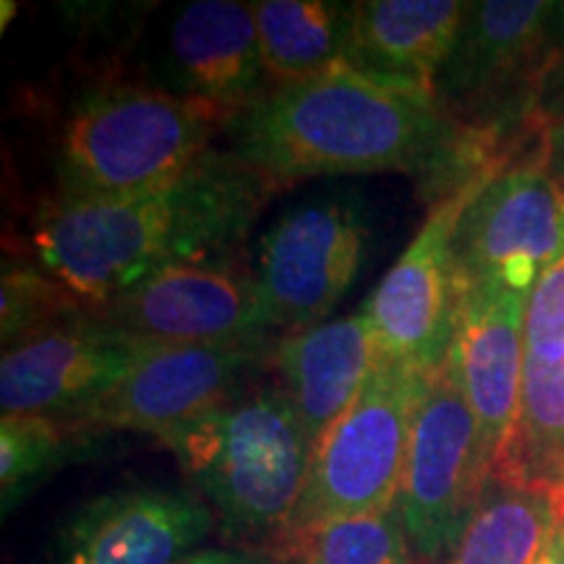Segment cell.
Instances as JSON below:
<instances>
[{
	"mask_svg": "<svg viewBox=\"0 0 564 564\" xmlns=\"http://www.w3.org/2000/svg\"><path fill=\"white\" fill-rule=\"evenodd\" d=\"M228 152L274 188L306 178L405 171L440 204L505 167L491 139L465 131L434 95L337 68L278 84L223 126Z\"/></svg>",
	"mask_w": 564,
	"mask_h": 564,
	"instance_id": "6da1fadb",
	"label": "cell"
},
{
	"mask_svg": "<svg viewBox=\"0 0 564 564\" xmlns=\"http://www.w3.org/2000/svg\"><path fill=\"white\" fill-rule=\"evenodd\" d=\"M272 194L236 154L212 147L152 192L42 202L32 220L34 259L95 306L175 267L238 262Z\"/></svg>",
	"mask_w": 564,
	"mask_h": 564,
	"instance_id": "7a4b0ae2",
	"label": "cell"
},
{
	"mask_svg": "<svg viewBox=\"0 0 564 564\" xmlns=\"http://www.w3.org/2000/svg\"><path fill=\"white\" fill-rule=\"evenodd\" d=\"M215 512L228 546L282 560L314 442L282 390H238L158 440Z\"/></svg>",
	"mask_w": 564,
	"mask_h": 564,
	"instance_id": "3957f363",
	"label": "cell"
},
{
	"mask_svg": "<svg viewBox=\"0 0 564 564\" xmlns=\"http://www.w3.org/2000/svg\"><path fill=\"white\" fill-rule=\"evenodd\" d=\"M225 118L158 87L102 82L84 89L55 141L63 199H123L165 186L192 167Z\"/></svg>",
	"mask_w": 564,
	"mask_h": 564,
	"instance_id": "277c9868",
	"label": "cell"
},
{
	"mask_svg": "<svg viewBox=\"0 0 564 564\" xmlns=\"http://www.w3.org/2000/svg\"><path fill=\"white\" fill-rule=\"evenodd\" d=\"M421 377L377 350L364 390L314 444L282 560H295L303 541L327 523L398 507Z\"/></svg>",
	"mask_w": 564,
	"mask_h": 564,
	"instance_id": "5b68a950",
	"label": "cell"
},
{
	"mask_svg": "<svg viewBox=\"0 0 564 564\" xmlns=\"http://www.w3.org/2000/svg\"><path fill=\"white\" fill-rule=\"evenodd\" d=\"M546 13L544 0L465 3L432 89L440 108L460 129L512 147H533L546 139L535 126L546 63Z\"/></svg>",
	"mask_w": 564,
	"mask_h": 564,
	"instance_id": "8992f818",
	"label": "cell"
},
{
	"mask_svg": "<svg viewBox=\"0 0 564 564\" xmlns=\"http://www.w3.org/2000/svg\"><path fill=\"white\" fill-rule=\"evenodd\" d=\"M491 484L481 432L453 358L423 371L398 514L419 564L449 554Z\"/></svg>",
	"mask_w": 564,
	"mask_h": 564,
	"instance_id": "52a82bcc",
	"label": "cell"
},
{
	"mask_svg": "<svg viewBox=\"0 0 564 564\" xmlns=\"http://www.w3.org/2000/svg\"><path fill=\"white\" fill-rule=\"evenodd\" d=\"M369 217L356 194L295 202L259 238L251 274L272 329L316 327L361 272Z\"/></svg>",
	"mask_w": 564,
	"mask_h": 564,
	"instance_id": "ba28073f",
	"label": "cell"
},
{
	"mask_svg": "<svg viewBox=\"0 0 564 564\" xmlns=\"http://www.w3.org/2000/svg\"><path fill=\"white\" fill-rule=\"evenodd\" d=\"M564 259V188L552 178L544 144L497 171L465 204L453 232V264L463 291L499 285L531 295Z\"/></svg>",
	"mask_w": 564,
	"mask_h": 564,
	"instance_id": "9c48e42d",
	"label": "cell"
},
{
	"mask_svg": "<svg viewBox=\"0 0 564 564\" xmlns=\"http://www.w3.org/2000/svg\"><path fill=\"white\" fill-rule=\"evenodd\" d=\"M89 314L152 348L270 340L251 267H175L89 306Z\"/></svg>",
	"mask_w": 564,
	"mask_h": 564,
	"instance_id": "30bf717a",
	"label": "cell"
},
{
	"mask_svg": "<svg viewBox=\"0 0 564 564\" xmlns=\"http://www.w3.org/2000/svg\"><path fill=\"white\" fill-rule=\"evenodd\" d=\"M491 175L434 204L413 243L361 308L382 356L419 371H432L447 361L463 295L453 264V232L465 204Z\"/></svg>",
	"mask_w": 564,
	"mask_h": 564,
	"instance_id": "8fae6325",
	"label": "cell"
},
{
	"mask_svg": "<svg viewBox=\"0 0 564 564\" xmlns=\"http://www.w3.org/2000/svg\"><path fill=\"white\" fill-rule=\"evenodd\" d=\"M272 343L154 348L121 384L58 421L74 434L139 432L160 440L236 394L241 377L267 364Z\"/></svg>",
	"mask_w": 564,
	"mask_h": 564,
	"instance_id": "7c38bea8",
	"label": "cell"
},
{
	"mask_svg": "<svg viewBox=\"0 0 564 564\" xmlns=\"http://www.w3.org/2000/svg\"><path fill=\"white\" fill-rule=\"evenodd\" d=\"M215 528L192 486H118L63 518L47 564H175L204 549Z\"/></svg>",
	"mask_w": 564,
	"mask_h": 564,
	"instance_id": "4fadbf2b",
	"label": "cell"
},
{
	"mask_svg": "<svg viewBox=\"0 0 564 564\" xmlns=\"http://www.w3.org/2000/svg\"><path fill=\"white\" fill-rule=\"evenodd\" d=\"M150 350L152 345L108 327L87 308L3 348L0 408L3 415L66 419L121 384Z\"/></svg>",
	"mask_w": 564,
	"mask_h": 564,
	"instance_id": "5bb4252c",
	"label": "cell"
},
{
	"mask_svg": "<svg viewBox=\"0 0 564 564\" xmlns=\"http://www.w3.org/2000/svg\"><path fill=\"white\" fill-rule=\"evenodd\" d=\"M154 87L220 112L225 123L278 87L264 66L251 3L194 0L165 32Z\"/></svg>",
	"mask_w": 564,
	"mask_h": 564,
	"instance_id": "9a60e30c",
	"label": "cell"
},
{
	"mask_svg": "<svg viewBox=\"0 0 564 564\" xmlns=\"http://www.w3.org/2000/svg\"><path fill=\"white\" fill-rule=\"evenodd\" d=\"M528 295L499 285L463 291L449 358L481 432V449L494 470L514 421L525 366Z\"/></svg>",
	"mask_w": 564,
	"mask_h": 564,
	"instance_id": "2e32d148",
	"label": "cell"
},
{
	"mask_svg": "<svg viewBox=\"0 0 564 564\" xmlns=\"http://www.w3.org/2000/svg\"><path fill=\"white\" fill-rule=\"evenodd\" d=\"M373 361L377 340L364 312L282 335L267 358L314 444L358 398Z\"/></svg>",
	"mask_w": 564,
	"mask_h": 564,
	"instance_id": "e0dca14e",
	"label": "cell"
},
{
	"mask_svg": "<svg viewBox=\"0 0 564 564\" xmlns=\"http://www.w3.org/2000/svg\"><path fill=\"white\" fill-rule=\"evenodd\" d=\"M465 3L457 0H361L352 3L348 68L369 79L432 95Z\"/></svg>",
	"mask_w": 564,
	"mask_h": 564,
	"instance_id": "ac0fdd59",
	"label": "cell"
},
{
	"mask_svg": "<svg viewBox=\"0 0 564 564\" xmlns=\"http://www.w3.org/2000/svg\"><path fill=\"white\" fill-rule=\"evenodd\" d=\"M251 6L264 66L274 84H293L348 68L352 3L262 0Z\"/></svg>",
	"mask_w": 564,
	"mask_h": 564,
	"instance_id": "d6986e66",
	"label": "cell"
},
{
	"mask_svg": "<svg viewBox=\"0 0 564 564\" xmlns=\"http://www.w3.org/2000/svg\"><path fill=\"white\" fill-rule=\"evenodd\" d=\"M491 481L549 497L564 491V364L525 358L518 421Z\"/></svg>",
	"mask_w": 564,
	"mask_h": 564,
	"instance_id": "ffe728a7",
	"label": "cell"
},
{
	"mask_svg": "<svg viewBox=\"0 0 564 564\" xmlns=\"http://www.w3.org/2000/svg\"><path fill=\"white\" fill-rule=\"evenodd\" d=\"M554 520L549 494L491 481L457 544L436 564H539Z\"/></svg>",
	"mask_w": 564,
	"mask_h": 564,
	"instance_id": "44dd1931",
	"label": "cell"
},
{
	"mask_svg": "<svg viewBox=\"0 0 564 564\" xmlns=\"http://www.w3.org/2000/svg\"><path fill=\"white\" fill-rule=\"evenodd\" d=\"M76 436L53 415H3L0 421V499L3 518L47 481L76 449Z\"/></svg>",
	"mask_w": 564,
	"mask_h": 564,
	"instance_id": "7402d4cb",
	"label": "cell"
},
{
	"mask_svg": "<svg viewBox=\"0 0 564 564\" xmlns=\"http://www.w3.org/2000/svg\"><path fill=\"white\" fill-rule=\"evenodd\" d=\"M82 301L37 262L6 259L0 272V337L3 348L87 314Z\"/></svg>",
	"mask_w": 564,
	"mask_h": 564,
	"instance_id": "603a6c76",
	"label": "cell"
},
{
	"mask_svg": "<svg viewBox=\"0 0 564 564\" xmlns=\"http://www.w3.org/2000/svg\"><path fill=\"white\" fill-rule=\"evenodd\" d=\"M295 560L301 564H419L398 507L327 523L303 541Z\"/></svg>",
	"mask_w": 564,
	"mask_h": 564,
	"instance_id": "cb8c5ba5",
	"label": "cell"
},
{
	"mask_svg": "<svg viewBox=\"0 0 564 564\" xmlns=\"http://www.w3.org/2000/svg\"><path fill=\"white\" fill-rule=\"evenodd\" d=\"M525 358L564 364V259L549 267L528 295Z\"/></svg>",
	"mask_w": 564,
	"mask_h": 564,
	"instance_id": "d4e9b609",
	"label": "cell"
},
{
	"mask_svg": "<svg viewBox=\"0 0 564 564\" xmlns=\"http://www.w3.org/2000/svg\"><path fill=\"white\" fill-rule=\"evenodd\" d=\"M544 40L546 63L535 100V126L541 133H549L564 123V0L549 3Z\"/></svg>",
	"mask_w": 564,
	"mask_h": 564,
	"instance_id": "484cf974",
	"label": "cell"
},
{
	"mask_svg": "<svg viewBox=\"0 0 564 564\" xmlns=\"http://www.w3.org/2000/svg\"><path fill=\"white\" fill-rule=\"evenodd\" d=\"M175 564H274L270 554L238 546H204Z\"/></svg>",
	"mask_w": 564,
	"mask_h": 564,
	"instance_id": "4316f807",
	"label": "cell"
},
{
	"mask_svg": "<svg viewBox=\"0 0 564 564\" xmlns=\"http://www.w3.org/2000/svg\"><path fill=\"white\" fill-rule=\"evenodd\" d=\"M554 499V510H556V520L552 528V535H549L544 552H541L539 564H564V491L556 494Z\"/></svg>",
	"mask_w": 564,
	"mask_h": 564,
	"instance_id": "83f0119b",
	"label": "cell"
},
{
	"mask_svg": "<svg viewBox=\"0 0 564 564\" xmlns=\"http://www.w3.org/2000/svg\"><path fill=\"white\" fill-rule=\"evenodd\" d=\"M544 160L552 178L564 188V123L546 133L544 139Z\"/></svg>",
	"mask_w": 564,
	"mask_h": 564,
	"instance_id": "f1b7e54d",
	"label": "cell"
},
{
	"mask_svg": "<svg viewBox=\"0 0 564 564\" xmlns=\"http://www.w3.org/2000/svg\"><path fill=\"white\" fill-rule=\"evenodd\" d=\"M274 564H301L299 560H274Z\"/></svg>",
	"mask_w": 564,
	"mask_h": 564,
	"instance_id": "f546056e",
	"label": "cell"
}]
</instances>
